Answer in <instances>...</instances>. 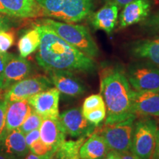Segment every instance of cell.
<instances>
[{"label":"cell","instance_id":"2","mask_svg":"<svg viewBox=\"0 0 159 159\" xmlns=\"http://www.w3.org/2000/svg\"><path fill=\"white\" fill-rule=\"evenodd\" d=\"M99 76L100 94L106 108L105 125L120 122L134 115V91L124 67L120 64H106L103 66Z\"/></svg>","mask_w":159,"mask_h":159},{"label":"cell","instance_id":"33","mask_svg":"<svg viewBox=\"0 0 159 159\" xmlns=\"http://www.w3.org/2000/svg\"><path fill=\"white\" fill-rule=\"evenodd\" d=\"M12 22L10 19V17L3 13H0V30H7L11 29Z\"/></svg>","mask_w":159,"mask_h":159},{"label":"cell","instance_id":"10","mask_svg":"<svg viewBox=\"0 0 159 159\" xmlns=\"http://www.w3.org/2000/svg\"><path fill=\"white\" fill-rule=\"evenodd\" d=\"M47 73L52 85L64 96L77 98L87 91L83 81L72 71H51Z\"/></svg>","mask_w":159,"mask_h":159},{"label":"cell","instance_id":"16","mask_svg":"<svg viewBox=\"0 0 159 159\" xmlns=\"http://www.w3.org/2000/svg\"><path fill=\"white\" fill-rule=\"evenodd\" d=\"M119 16V27L126 28L140 23L150 16V0H134L122 7Z\"/></svg>","mask_w":159,"mask_h":159},{"label":"cell","instance_id":"28","mask_svg":"<svg viewBox=\"0 0 159 159\" xmlns=\"http://www.w3.org/2000/svg\"><path fill=\"white\" fill-rule=\"evenodd\" d=\"M83 114L89 122L96 127H98L106 117V108L102 107V108H97Z\"/></svg>","mask_w":159,"mask_h":159},{"label":"cell","instance_id":"22","mask_svg":"<svg viewBox=\"0 0 159 159\" xmlns=\"http://www.w3.org/2000/svg\"><path fill=\"white\" fill-rule=\"evenodd\" d=\"M41 43V35L36 26L27 31L18 42L20 56L27 57L39 49Z\"/></svg>","mask_w":159,"mask_h":159},{"label":"cell","instance_id":"38","mask_svg":"<svg viewBox=\"0 0 159 159\" xmlns=\"http://www.w3.org/2000/svg\"><path fill=\"white\" fill-rule=\"evenodd\" d=\"M0 159H23L22 158H19L13 155L7 153V152L0 151Z\"/></svg>","mask_w":159,"mask_h":159},{"label":"cell","instance_id":"7","mask_svg":"<svg viewBox=\"0 0 159 159\" xmlns=\"http://www.w3.org/2000/svg\"><path fill=\"white\" fill-rule=\"evenodd\" d=\"M126 75L136 91H159V67L152 63L138 60L128 65Z\"/></svg>","mask_w":159,"mask_h":159},{"label":"cell","instance_id":"6","mask_svg":"<svg viewBox=\"0 0 159 159\" xmlns=\"http://www.w3.org/2000/svg\"><path fill=\"white\" fill-rule=\"evenodd\" d=\"M136 116L135 114L120 122L105 125L98 134L105 139L110 150L121 154L130 151Z\"/></svg>","mask_w":159,"mask_h":159},{"label":"cell","instance_id":"26","mask_svg":"<svg viewBox=\"0 0 159 159\" xmlns=\"http://www.w3.org/2000/svg\"><path fill=\"white\" fill-rule=\"evenodd\" d=\"M141 27L149 34H159V11L142 21Z\"/></svg>","mask_w":159,"mask_h":159},{"label":"cell","instance_id":"1","mask_svg":"<svg viewBox=\"0 0 159 159\" xmlns=\"http://www.w3.org/2000/svg\"><path fill=\"white\" fill-rule=\"evenodd\" d=\"M41 35V43L35 58L40 66L51 71L91 73L96 70L94 59L83 54L44 25H35Z\"/></svg>","mask_w":159,"mask_h":159},{"label":"cell","instance_id":"37","mask_svg":"<svg viewBox=\"0 0 159 159\" xmlns=\"http://www.w3.org/2000/svg\"><path fill=\"white\" fill-rule=\"evenodd\" d=\"M102 159H120V156H119V153H118V152L113 150H110L108 152V154Z\"/></svg>","mask_w":159,"mask_h":159},{"label":"cell","instance_id":"39","mask_svg":"<svg viewBox=\"0 0 159 159\" xmlns=\"http://www.w3.org/2000/svg\"><path fill=\"white\" fill-rule=\"evenodd\" d=\"M156 152H159V129L158 128L156 132Z\"/></svg>","mask_w":159,"mask_h":159},{"label":"cell","instance_id":"17","mask_svg":"<svg viewBox=\"0 0 159 159\" xmlns=\"http://www.w3.org/2000/svg\"><path fill=\"white\" fill-rule=\"evenodd\" d=\"M119 7L112 3H105V5L89 16L91 26L95 30H99L111 34L116 27L118 19Z\"/></svg>","mask_w":159,"mask_h":159},{"label":"cell","instance_id":"8","mask_svg":"<svg viewBox=\"0 0 159 159\" xmlns=\"http://www.w3.org/2000/svg\"><path fill=\"white\" fill-rule=\"evenodd\" d=\"M50 79L46 75H31L15 83L5 91L4 97L7 102L28 99L41 91L52 87Z\"/></svg>","mask_w":159,"mask_h":159},{"label":"cell","instance_id":"3","mask_svg":"<svg viewBox=\"0 0 159 159\" xmlns=\"http://www.w3.org/2000/svg\"><path fill=\"white\" fill-rule=\"evenodd\" d=\"M43 15L67 23H77L90 16L97 0H35Z\"/></svg>","mask_w":159,"mask_h":159},{"label":"cell","instance_id":"18","mask_svg":"<svg viewBox=\"0 0 159 159\" xmlns=\"http://www.w3.org/2000/svg\"><path fill=\"white\" fill-rule=\"evenodd\" d=\"M40 139L51 148L56 149L66 140L64 130L58 119L45 118L39 128Z\"/></svg>","mask_w":159,"mask_h":159},{"label":"cell","instance_id":"23","mask_svg":"<svg viewBox=\"0 0 159 159\" xmlns=\"http://www.w3.org/2000/svg\"><path fill=\"white\" fill-rule=\"evenodd\" d=\"M86 137L77 140L64 141L57 148L49 159H80L79 151Z\"/></svg>","mask_w":159,"mask_h":159},{"label":"cell","instance_id":"4","mask_svg":"<svg viewBox=\"0 0 159 159\" xmlns=\"http://www.w3.org/2000/svg\"><path fill=\"white\" fill-rule=\"evenodd\" d=\"M39 23L49 27L61 39L88 57L94 59L99 56L98 46L85 26L62 22L49 18L40 20Z\"/></svg>","mask_w":159,"mask_h":159},{"label":"cell","instance_id":"29","mask_svg":"<svg viewBox=\"0 0 159 159\" xmlns=\"http://www.w3.org/2000/svg\"><path fill=\"white\" fill-rule=\"evenodd\" d=\"M14 32L9 30H0V52H7V50L14 44Z\"/></svg>","mask_w":159,"mask_h":159},{"label":"cell","instance_id":"35","mask_svg":"<svg viewBox=\"0 0 159 159\" xmlns=\"http://www.w3.org/2000/svg\"><path fill=\"white\" fill-rule=\"evenodd\" d=\"M52 153H49L45 155V156H37V155L33 154V152H30L25 157V159H49V158L52 156Z\"/></svg>","mask_w":159,"mask_h":159},{"label":"cell","instance_id":"21","mask_svg":"<svg viewBox=\"0 0 159 159\" xmlns=\"http://www.w3.org/2000/svg\"><path fill=\"white\" fill-rule=\"evenodd\" d=\"M2 151L19 158H25L30 152L25 134L19 128L10 131L4 141Z\"/></svg>","mask_w":159,"mask_h":159},{"label":"cell","instance_id":"40","mask_svg":"<svg viewBox=\"0 0 159 159\" xmlns=\"http://www.w3.org/2000/svg\"><path fill=\"white\" fill-rule=\"evenodd\" d=\"M153 159H159V152H155Z\"/></svg>","mask_w":159,"mask_h":159},{"label":"cell","instance_id":"30","mask_svg":"<svg viewBox=\"0 0 159 159\" xmlns=\"http://www.w3.org/2000/svg\"><path fill=\"white\" fill-rule=\"evenodd\" d=\"M29 149L31 152L37 156H45L47 154L52 153L55 151V149L45 144L41 139L31 144Z\"/></svg>","mask_w":159,"mask_h":159},{"label":"cell","instance_id":"11","mask_svg":"<svg viewBox=\"0 0 159 159\" xmlns=\"http://www.w3.org/2000/svg\"><path fill=\"white\" fill-rule=\"evenodd\" d=\"M60 92L55 87L47 89L27 99L32 108L43 119H58Z\"/></svg>","mask_w":159,"mask_h":159},{"label":"cell","instance_id":"24","mask_svg":"<svg viewBox=\"0 0 159 159\" xmlns=\"http://www.w3.org/2000/svg\"><path fill=\"white\" fill-rule=\"evenodd\" d=\"M43 119V117L33 109L30 114L25 119L23 124L19 127V130L24 134H26L33 130L39 129Z\"/></svg>","mask_w":159,"mask_h":159},{"label":"cell","instance_id":"25","mask_svg":"<svg viewBox=\"0 0 159 159\" xmlns=\"http://www.w3.org/2000/svg\"><path fill=\"white\" fill-rule=\"evenodd\" d=\"M7 101L2 96H0V151L2 149L4 141L7 136V132L6 128V109H7Z\"/></svg>","mask_w":159,"mask_h":159},{"label":"cell","instance_id":"9","mask_svg":"<svg viewBox=\"0 0 159 159\" xmlns=\"http://www.w3.org/2000/svg\"><path fill=\"white\" fill-rule=\"evenodd\" d=\"M58 120L65 134L73 138L88 137L97 128L85 119L80 108L63 111L59 114Z\"/></svg>","mask_w":159,"mask_h":159},{"label":"cell","instance_id":"32","mask_svg":"<svg viewBox=\"0 0 159 159\" xmlns=\"http://www.w3.org/2000/svg\"><path fill=\"white\" fill-rule=\"evenodd\" d=\"M25 136L26 143H27V146L30 148L31 144H33V143L40 139L39 129L33 130L30 131V132L27 133V134H25Z\"/></svg>","mask_w":159,"mask_h":159},{"label":"cell","instance_id":"14","mask_svg":"<svg viewBox=\"0 0 159 159\" xmlns=\"http://www.w3.org/2000/svg\"><path fill=\"white\" fill-rule=\"evenodd\" d=\"M131 57L144 61L159 67V37L135 40L126 44Z\"/></svg>","mask_w":159,"mask_h":159},{"label":"cell","instance_id":"34","mask_svg":"<svg viewBox=\"0 0 159 159\" xmlns=\"http://www.w3.org/2000/svg\"><path fill=\"white\" fill-rule=\"evenodd\" d=\"M134 0H104L105 3H112L117 5L119 8H122L127 4L131 2Z\"/></svg>","mask_w":159,"mask_h":159},{"label":"cell","instance_id":"31","mask_svg":"<svg viewBox=\"0 0 159 159\" xmlns=\"http://www.w3.org/2000/svg\"><path fill=\"white\" fill-rule=\"evenodd\" d=\"M11 55V53L8 52H0V90H1L3 83L4 71H5V66Z\"/></svg>","mask_w":159,"mask_h":159},{"label":"cell","instance_id":"20","mask_svg":"<svg viewBox=\"0 0 159 159\" xmlns=\"http://www.w3.org/2000/svg\"><path fill=\"white\" fill-rule=\"evenodd\" d=\"M109 151L105 139L97 132H94L80 148V159H102Z\"/></svg>","mask_w":159,"mask_h":159},{"label":"cell","instance_id":"36","mask_svg":"<svg viewBox=\"0 0 159 159\" xmlns=\"http://www.w3.org/2000/svg\"><path fill=\"white\" fill-rule=\"evenodd\" d=\"M119 156H120V159H140L134 153H132L130 151L123 152V153L119 154Z\"/></svg>","mask_w":159,"mask_h":159},{"label":"cell","instance_id":"15","mask_svg":"<svg viewBox=\"0 0 159 159\" xmlns=\"http://www.w3.org/2000/svg\"><path fill=\"white\" fill-rule=\"evenodd\" d=\"M133 112L136 117L159 116V91H134Z\"/></svg>","mask_w":159,"mask_h":159},{"label":"cell","instance_id":"5","mask_svg":"<svg viewBox=\"0 0 159 159\" xmlns=\"http://www.w3.org/2000/svg\"><path fill=\"white\" fill-rule=\"evenodd\" d=\"M157 130L156 120L150 117H140L135 122L130 152L140 159H153Z\"/></svg>","mask_w":159,"mask_h":159},{"label":"cell","instance_id":"19","mask_svg":"<svg viewBox=\"0 0 159 159\" xmlns=\"http://www.w3.org/2000/svg\"><path fill=\"white\" fill-rule=\"evenodd\" d=\"M33 110L27 99L7 102L6 109V128L7 132L19 128Z\"/></svg>","mask_w":159,"mask_h":159},{"label":"cell","instance_id":"12","mask_svg":"<svg viewBox=\"0 0 159 159\" xmlns=\"http://www.w3.org/2000/svg\"><path fill=\"white\" fill-rule=\"evenodd\" d=\"M33 66L27 60L12 54L5 66L0 91H5L19 81L33 75Z\"/></svg>","mask_w":159,"mask_h":159},{"label":"cell","instance_id":"27","mask_svg":"<svg viewBox=\"0 0 159 159\" xmlns=\"http://www.w3.org/2000/svg\"><path fill=\"white\" fill-rule=\"evenodd\" d=\"M102 107H105L102 95L100 94H92L85 99L81 110H82L83 114H85L89 111L102 108Z\"/></svg>","mask_w":159,"mask_h":159},{"label":"cell","instance_id":"13","mask_svg":"<svg viewBox=\"0 0 159 159\" xmlns=\"http://www.w3.org/2000/svg\"><path fill=\"white\" fill-rule=\"evenodd\" d=\"M0 13L19 19L43 16L42 10L35 0H0Z\"/></svg>","mask_w":159,"mask_h":159}]
</instances>
